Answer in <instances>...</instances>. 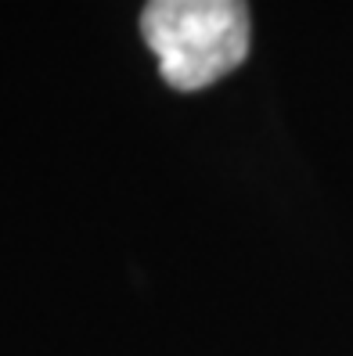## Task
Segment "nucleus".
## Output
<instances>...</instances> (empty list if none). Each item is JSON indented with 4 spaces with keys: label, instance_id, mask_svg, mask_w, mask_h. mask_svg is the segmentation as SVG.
I'll list each match as a JSON object with an SVG mask.
<instances>
[{
    "label": "nucleus",
    "instance_id": "nucleus-1",
    "mask_svg": "<svg viewBox=\"0 0 353 356\" xmlns=\"http://www.w3.org/2000/svg\"><path fill=\"white\" fill-rule=\"evenodd\" d=\"M141 36L173 90H202L245 61L249 8L245 0H148Z\"/></svg>",
    "mask_w": 353,
    "mask_h": 356
}]
</instances>
